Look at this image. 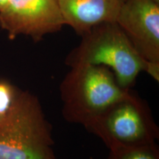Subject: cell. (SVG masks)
Listing matches in <instances>:
<instances>
[{
	"instance_id": "30bf717a",
	"label": "cell",
	"mask_w": 159,
	"mask_h": 159,
	"mask_svg": "<svg viewBox=\"0 0 159 159\" xmlns=\"http://www.w3.org/2000/svg\"><path fill=\"white\" fill-rule=\"evenodd\" d=\"M7 0H0V10H1L4 7V5H5V3L7 2Z\"/></svg>"
},
{
	"instance_id": "8992f818",
	"label": "cell",
	"mask_w": 159,
	"mask_h": 159,
	"mask_svg": "<svg viewBox=\"0 0 159 159\" xmlns=\"http://www.w3.org/2000/svg\"><path fill=\"white\" fill-rule=\"evenodd\" d=\"M64 25L58 0H7L0 10V27L11 40L25 35L39 42Z\"/></svg>"
},
{
	"instance_id": "3957f363",
	"label": "cell",
	"mask_w": 159,
	"mask_h": 159,
	"mask_svg": "<svg viewBox=\"0 0 159 159\" xmlns=\"http://www.w3.org/2000/svg\"><path fill=\"white\" fill-rule=\"evenodd\" d=\"M70 68L60 85L62 115L69 122L85 127L128 91L119 86L112 71L103 66Z\"/></svg>"
},
{
	"instance_id": "277c9868",
	"label": "cell",
	"mask_w": 159,
	"mask_h": 159,
	"mask_svg": "<svg viewBox=\"0 0 159 159\" xmlns=\"http://www.w3.org/2000/svg\"><path fill=\"white\" fill-rule=\"evenodd\" d=\"M84 128L109 150L154 144L159 135L148 103L130 89Z\"/></svg>"
},
{
	"instance_id": "9c48e42d",
	"label": "cell",
	"mask_w": 159,
	"mask_h": 159,
	"mask_svg": "<svg viewBox=\"0 0 159 159\" xmlns=\"http://www.w3.org/2000/svg\"><path fill=\"white\" fill-rule=\"evenodd\" d=\"M18 89L5 80H0V115L5 116L14 102Z\"/></svg>"
},
{
	"instance_id": "8fae6325",
	"label": "cell",
	"mask_w": 159,
	"mask_h": 159,
	"mask_svg": "<svg viewBox=\"0 0 159 159\" xmlns=\"http://www.w3.org/2000/svg\"><path fill=\"white\" fill-rule=\"evenodd\" d=\"M3 118H4V116H2V115H0V124H1V122H2Z\"/></svg>"
},
{
	"instance_id": "6da1fadb",
	"label": "cell",
	"mask_w": 159,
	"mask_h": 159,
	"mask_svg": "<svg viewBox=\"0 0 159 159\" xmlns=\"http://www.w3.org/2000/svg\"><path fill=\"white\" fill-rule=\"evenodd\" d=\"M49 124L38 97L18 91L0 124V159H57Z\"/></svg>"
},
{
	"instance_id": "7a4b0ae2",
	"label": "cell",
	"mask_w": 159,
	"mask_h": 159,
	"mask_svg": "<svg viewBox=\"0 0 159 159\" xmlns=\"http://www.w3.org/2000/svg\"><path fill=\"white\" fill-rule=\"evenodd\" d=\"M77 47L67 55L68 66H103L114 73L120 87L129 89L148 65L116 22L99 24L83 35Z\"/></svg>"
},
{
	"instance_id": "52a82bcc",
	"label": "cell",
	"mask_w": 159,
	"mask_h": 159,
	"mask_svg": "<svg viewBox=\"0 0 159 159\" xmlns=\"http://www.w3.org/2000/svg\"><path fill=\"white\" fill-rule=\"evenodd\" d=\"M66 25L82 36L99 24L116 22L125 0H58Z\"/></svg>"
},
{
	"instance_id": "7c38bea8",
	"label": "cell",
	"mask_w": 159,
	"mask_h": 159,
	"mask_svg": "<svg viewBox=\"0 0 159 159\" xmlns=\"http://www.w3.org/2000/svg\"><path fill=\"white\" fill-rule=\"evenodd\" d=\"M153 1H155V2H156L159 3V0H153Z\"/></svg>"
},
{
	"instance_id": "5b68a950",
	"label": "cell",
	"mask_w": 159,
	"mask_h": 159,
	"mask_svg": "<svg viewBox=\"0 0 159 159\" xmlns=\"http://www.w3.org/2000/svg\"><path fill=\"white\" fill-rule=\"evenodd\" d=\"M116 22L147 63V73L158 82L159 3L125 0Z\"/></svg>"
},
{
	"instance_id": "ba28073f",
	"label": "cell",
	"mask_w": 159,
	"mask_h": 159,
	"mask_svg": "<svg viewBox=\"0 0 159 159\" xmlns=\"http://www.w3.org/2000/svg\"><path fill=\"white\" fill-rule=\"evenodd\" d=\"M107 159H159L156 143L111 150Z\"/></svg>"
}]
</instances>
